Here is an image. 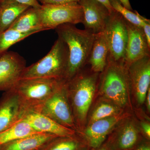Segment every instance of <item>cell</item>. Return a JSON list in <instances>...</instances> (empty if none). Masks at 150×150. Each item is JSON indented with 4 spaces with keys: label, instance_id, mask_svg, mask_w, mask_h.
I'll list each match as a JSON object with an SVG mask.
<instances>
[{
    "label": "cell",
    "instance_id": "18",
    "mask_svg": "<svg viewBox=\"0 0 150 150\" xmlns=\"http://www.w3.org/2000/svg\"><path fill=\"white\" fill-rule=\"evenodd\" d=\"M38 9L31 7L28 8L17 18L9 28L21 33H38L46 30L41 24Z\"/></svg>",
    "mask_w": 150,
    "mask_h": 150
},
{
    "label": "cell",
    "instance_id": "10",
    "mask_svg": "<svg viewBox=\"0 0 150 150\" xmlns=\"http://www.w3.org/2000/svg\"><path fill=\"white\" fill-rule=\"evenodd\" d=\"M126 67L130 87L135 93L138 103L143 104L150 88V56L144 57Z\"/></svg>",
    "mask_w": 150,
    "mask_h": 150
},
{
    "label": "cell",
    "instance_id": "4",
    "mask_svg": "<svg viewBox=\"0 0 150 150\" xmlns=\"http://www.w3.org/2000/svg\"><path fill=\"white\" fill-rule=\"evenodd\" d=\"M100 74V90L104 96L119 107L126 105L130 85L127 67L124 62L108 58L106 67Z\"/></svg>",
    "mask_w": 150,
    "mask_h": 150
},
{
    "label": "cell",
    "instance_id": "28",
    "mask_svg": "<svg viewBox=\"0 0 150 150\" xmlns=\"http://www.w3.org/2000/svg\"><path fill=\"white\" fill-rule=\"evenodd\" d=\"M18 2L34 8H39L41 5L37 0H15Z\"/></svg>",
    "mask_w": 150,
    "mask_h": 150
},
{
    "label": "cell",
    "instance_id": "20",
    "mask_svg": "<svg viewBox=\"0 0 150 150\" xmlns=\"http://www.w3.org/2000/svg\"><path fill=\"white\" fill-rule=\"evenodd\" d=\"M37 133L24 118L17 121L6 131L0 133V145L19 139Z\"/></svg>",
    "mask_w": 150,
    "mask_h": 150
},
{
    "label": "cell",
    "instance_id": "36",
    "mask_svg": "<svg viewBox=\"0 0 150 150\" xmlns=\"http://www.w3.org/2000/svg\"><path fill=\"white\" fill-rule=\"evenodd\" d=\"M1 0H0V2H1Z\"/></svg>",
    "mask_w": 150,
    "mask_h": 150
},
{
    "label": "cell",
    "instance_id": "11",
    "mask_svg": "<svg viewBox=\"0 0 150 150\" xmlns=\"http://www.w3.org/2000/svg\"><path fill=\"white\" fill-rule=\"evenodd\" d=\"M128 40L124 58L126 66L146 56H150V46L142 27L125 20Z\"/></svg>",
    "mask_w": 150,
    "mask_h": 150
},
{
    "label": "cell",
    "instance_id": "13",
    "mask_svg": "<svg viewBox=\"0 0 150 150\" xmlns=\"http://www.w3.org/2000/svg\"><path fill=\"white\" fill-rule=\"evenodd\" d=\"M24 114L16 93L13 89L5 91L0 99V133L23 118Z\"/></svg>",
    "mask_w": 150,
    "mask_h": 150
},
{
    "label": "cell",
    "instance_id": "30",
    "mask_svg": "<svg viewBox=\"0 0 150 150\" xmlns=\"http://www.w3.org/2000/svg\"><path fill=\"white\" fill-rule=\"evenodd\" d=\"M95 1L102 4L104 6H105L108 10L109 13H110L112 11L114 10L110 5V0H95Z\"/></svg>",
    "mask_w": 150,
    "mask_h": 150
},
{
    "label": "cell",
    "instance_id": "3",
    "mask_svg": "<svg viewBox=\"0 0 150 150\" xmlns=\"http://www.w3.org/2000/svg\"><path fill=\"white\" fill-rule=\"evenodd\" d=\"M68 57L67 45L58 38L47 55L38 62L26 67L21 79L51 78L64 80Z\"/></svg>",
    "mask_w": 150,
    "mask_h": 150
},
{
    "label": "cell",
    "instance_id": "29",
    "mask_svg": "<svg viewBox=\"0 0 150 150\" xmlns=\"http://www.w3.org/2000/svg\"><path fill=\"white\" fill-rule=\"evenodd\" d=\"M141 127L142 130L148 139L150 138V125L149 123L146 122H143L141 123Z\"/></svg>",
    "mask_w": 150,
    "mask_h": 150
},
{
    "label": "cell",
    "instance_id": "9",
    "mask_svg": "<svg viewBox=\"0 0 150 150\" xmlns=\"http://www.w3.org/2000/svg\"><path fill=\"white\" fill-rule=\"evenodd\" d=\"M23 57L16 52L6 51L0 56V91L13 88L21 79L26 68Z\"/></svg>",
    "mask_w": 150,
    "mask_h": 150
},
{
    "label": "cell",
    "instance_id": "32",
    "mask_svg": "<svg viewBox=\"0 0 150 150\" xmlns=\"http://www.w3.org/2000/svg\"><path fill=\"white\" fill-rule=\"evenodd\" d=\"M146 103L147 108L149 111L150 110V89H149V90L147 93L146 95Z\"/></svg>",
    "mask_w": 150,
    "mask_h": 150
},
{
    "label": "cell",
    "instance_id": "26",
    "mask_svg": "<svg viewBox=\"0 0 150 150\" xmlns=\"http://www.w3.org/2000/svg\"><path fill=\"white\" fill-rule=\"evenodd\" d=\"M142 21V28L146 38L148 44L150 46V20L141 16Z\"/></svg>",
    "mask_w": 150,
    "mask_h": 150
},
{
    "label": "cell",
    "instance_id": "33",
    "mask_svg": "<svg viewBox=\"0 0 150 150\" xmlns=\"http://www.w3.org/2000/svg\"><path fill=\"white\" fill-rule=\"evenodd\" d=\"M136 150H150V147L148 145L143 144L139 146Z\"/></svg>",
    "mask_w": 150,
    "mask_h": 150
},
{
    "label": "cell",
    "instance_id": "5",
    "mask_svg": "<svg viewBox=\"0 0 150 150\" xmlns=\"http://www.w3.org/2000/svg\"><path fill=\"white\" fill-rule=\"evenodd\" d=\"M62 81L51 78L21 79L11 89L18 96L25 114L35 111L45 102Z\"/></svg>",
    "mask_w": 150,
    "mask_h": 150
},
{
    "label": "cell",
    "instance_id": "2",
    "mask_svg": "<svg viewBox=\"0 0 150 150\" xmlns=\"http://www.w3.org/2000/svg\"><path fill=\"white\" fill-rule=\"evenodd\" d=\"M99 73L83 69L67 83L68 96L76 129L86 120L92 102L99 79Z\"/></svg>",
    "mask_w": 150,
    "mask_h": 150
},
{
    "label": "cell",
    "instance_id": "8",
    "mask_svg": "<svg viewBox=\"0 0 150 150\" xmlns=\"http://www.w3.org/2000/svg\"><path fill=\"white\" fill-rule=\"evenodd\" d=\"M109 48L108 58L112 61L124 62L128 33L125 19L113 10L108 18L104 31Z\"/></svg>",
    "mask_w": 150,
    "mask_h": 150
},
{
    "label": "cell",
    "instance_id": "27",
    "mask_svg": "<svg viewBox=\"0 0 150 150\" xmlns=\"http://www.w3.org/2000/svg\"><path fill=\"white\" fill-rule=\"evenodd\" d=\"M81 0H37L41 5L62 4L70 3H79Z\"/></svg>",
    "mask_w": 150,
    "mask_h": 150
},
{
    "label": "cell",
    "instance_id": "21",
    "mask_svg": "<svg viewBox=\"0 0 150 150\" xmlns=\"http://www.w3.org/2000/svg\"><path fill=\"white\" fill-rule=\"evenodd\" d=\"M139 139L138 130L134 124L128 123L118 135L116 147L118 150H131L137 144Z\"/></svg>",
    "mask_w": 150,
    "mask_h": 150
},
{
    "label": "cell",
    "instance_id": "6",
    "mask_svg": "<svg viewBox=\"0 0 150 150\" xmlns=\"http://www.w3.org/2000/svg\"><path fill=\"white\" fill-rule=\"evenodd\" d=\"M31 112H39L75 131L77 129L68 96L67 83L64 80L45 102Z\"/></svg>",
    "mask_w": 150,
    "mask_h": 150
},
{
    "label": "cell",
    "instance_id": "14",
    "mask_svg": "<svg viewBox=\"0 0 150 150\" xmlns=\"http://www.w3.org/2000/svg\"><path fill=\"white\" fill-rule=\"evenodd\" d=\"M125 117L126 115L121 113L90 123L83 133V138L90 146L94 149L99 147L115 125Z\"/></svg>",
    "mask_w": 150,
    "mask_h": 150
},
{
    "label": "cell",
    "instance_id": "17",
    "mask_svg": "<svg viewBox=\"0 0 150 150\" xmlns=\"http://www.w3.org/2000/svg\"><path fill=\"white\" fill-rule=\"evenodd\" d=\"M54 134L36 133L19 139L1 145V150H40L54 138Z\"/></svg>",
    "mask_w": 150,
    "mask_h": 150
},
{
    "label": "cell",
    "instance_id": "15",
    "mask_svg": "<svg viewBox=\"0 0 150 150\" xmlns=\"http://www.w3.org/2000/svg\"><path fill=\"white\" fill-rule=\"evenodd\" d=\"M37 133H48L59 137H73L76 131L60 125L47 116L35 112H28L23 118Z\"/></svg>",
    "mask_w": 150,
    "mask_h": 150
},
{
    "label": "cell",
    "instance_id": "24",
    "mask_svg": "<svg viewBox=\"0 0 150 150\" xmlns=\"http://www.w3.org/2000/svg\"><path fill=\"white\" fill-rule=\"evenodd\" d=\"M119 107L114 103L106 102L100 103L93 112L89 124L98 120L120 114L121 109Z\"/></svg>",
    "mask_w": 150,
    "mask_h": 150
},
{
    "label": "cell",
    "instance_id": "25",
    "mask_svg": "<svg viewBox=\"0 0 150 150\" xmlns=\"http://www.w3.org/2000/svg\"><path fill=\"white\" fill-rule=\"evenodd\" d=\"M110 2L113 9L120 13L125 20L134 25L142 28L143 23L141 15L137 11H133L126 8L119 0H110Z\"/></svg>",
    "mask_w": 150,
    "mask_h": 150
},
{
    "label": "cell",
    "instance_id": "23",
    "mask_svg": "<svg viewBox=\"0 0 150 150\" xmlns=\"http://www.w3.org/2000/svg\"><path fill=\"white\" fill-rule=\"evenodd\" d=\"M36 33H21L10 28L2 33L0 34V56L7 51L14 44Z\"/></svg>",
    "mask_w": 150,
    "mask_h": 150
},
{
    "label": "cell",
    "instance_id": "12",
    "mask_svg": "<svg viewBox=\"0 0 150 150\" xmlns=\"http://www.w3.org/2000/svg\"><path fill=\"white\" fill-rule=\"evenodd\" d=\"M79 4L83 12L85 29L95 34L103 32L110 14L107 8L95 0H81Z\"/></svg>",
    "mask_w": 150,
    "mask_h": 150
},
{
    "label": "cell",
    "instance_id": "22",
    "mask_svg": "<svg viewBox=\"0 0 150 150\" xmlns=\"http://www.w3.org/2000/svg\"><path fill=\"white\" fill-rule=\"evenodd\" d=\"M82 145L76 136L57 137L47 143L40 150H81Z\"/></svg>",
    "mask_w": 150,
    "mask_h": 150
},
{
    "label": "cell",
    "instance_id": "34",
    "mask_svg": "<svg viewBox=\"0 0 150 150\" xmlns=\"http://www.w3.org/2000/svg\"><path fill=\"white\" fill-rule=\"evenodd\" d=\"M99 150H106L105 149H104V148H103V149H100Z\"/></svg>",
    "mask_w": 150,
    "mask_h": 150
},
{
    "label": "cell",
    "instance_id": "7",
    "mask_svg": "<svg viewBox=\"0 0 150 150\" xmlns=\"http://www.w3.org/2000/svg\"><path fill=\"white\" fill-rule=\"evenodd\" d=\"M41 24L46 30L55 29L61 25L83 23L82 8L79 3L41 5L38 9Z\"/></svg>",
    "mask_w": 150,
    "mask_h": 150
},
{
    "label": "cell",
    "instance_id": "35",
    "mask_svg": "<svg viewBox=\"0 0 150 150\" xmlns=\"http://www.w3.org/2000/svg\"><path fill=\"white\" fill-rule=\"evenodd\" d=\"M0 150H1V145H0Z\"/></svg>",
    "mask_w": 150,
    "mask_h": 150
},
{
    "label": "cell",
    "instance_id": "31",
    "mask_svg": "<svg viewBox=\"0 0 150 150\" xmlns=\"http://www.w3.org/2000/svg\"><path fill=\"white\" fill-rule=\"evenodd\" d=\"M119 1L125 8L130 10L133 11V8L131 7L129 0H119Z\"/></svg>",
    "mask_w": 150,
    "mask_h": 150
},
{
    "label": "cell",
    "instance_id": "19",
    "mask_svg": "<svg viewBox=\"0 0 150 150\" xmlns=\"http://www.w3.org/2000/svg\"><path fill=\"white\" fill-rule=\"evenodd\" d=\"M30 7L15 0L0 2V34L8 29L23 12Z\"/></svg>",
    "mask_w": 150,
    "mask_h": 150
},
{
    "label": "cell",
    "instance_id": "1",
    "mask_svg": "<svg viewBox=\"0 0 150 150\" xmlns=\"http://www.w3.org/2000/svg\"><path fill=\"white\" fill-rule=\"evenodd\" d=\"M55 29L58 38L65 42L68 48V65L64 81H69L87 64L95 34L69 23L61 25Z\"/></svg>",
    "mask_w": 150,
    "mask_h": 150
},
{
    "label": "cell",
    "instance_id": "16",
    "mask_svg": "<svg viewBox=\"0 0 150 150\" xmlns=\"http://www.w3.org/2000/svg\"><path fill=\"white\" fill-rule=\"evenodd\" d=\"M108 54L109 48L104 32L96 34L88 62L91 70L99 74L103 71L107 65Z\"/></svg>",
    "mask_w": 150,
    "mask_h": 150
}]
</instances>
